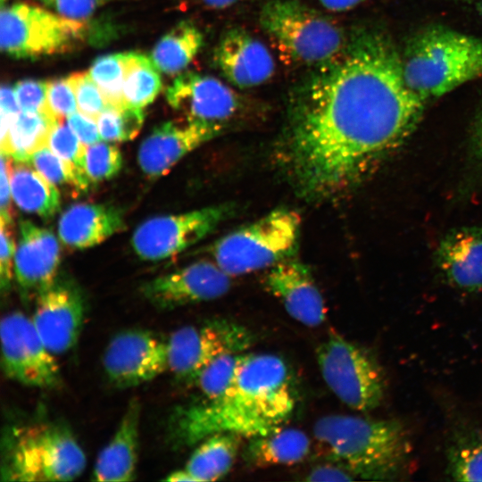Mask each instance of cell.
<instances>
[{"label": "cell", "mask_w": 482, "mask_h": 482, "mask_svg": "<svg viewBox=\"0 0 482 482\" xmlns=\"http://www.w3.org/2000/svg\"><path fill=\"white\" fill-rule=\"evenodd\" d=\"M60 248L54 233L28 220L19 221L14 278L24 295H37L56 278Z\"/></svg>", "instance_id": "cell-20"}, {"label": "cell", "mask_w": 482, "mask_h": 482, "mask_svg": "<svg viewBox=\"0 0 482 482\" xmlns=\"http://www.w3.org/2000/svg\"><path fill=\"white\" fill-rule=\"evenodd\" d=\"M203 42V34L193 23L181 21L158 41L152 61L166 74L179 73L193 61Z\"/></svg>", "instance_id": "cell-28"}, {"label": "cell", "mask_w": 482, "mask_h": 482, "mask_svg": "<svg viewBox=\"0 0 482 482\" xmlns=\"http://www.w3.org/2000/svg\"><path fill=\"white\" fill-rule=\"evenodd\" d=\"M310 449L311 440L303 430L282 425L248 438L243 456L249 466L255 468L292 465L304 460Z\"/></svg>", "instance_id": "cell-24"}, {"label": "cell", "mask_w": 482, "mask_h": 482, "mask_svg": "<svg viewBox=\"0 0 482 482\" xmlns=\"http://www.w3.org/2000/svg\"><path fill=\"white\" fill-rule=\"evenodd\" d=\"M125 54L99 56L88 71L107 104L119 108L127 105L124 97Z\"/></svg>", "instance_id": "cell-32"}, {"label": "cell", "mask_w": 482, "mask_h": 482, "mask_svg": "<svg viewBox=\"0 0 482 482\" xmlns=\"http://www.w3.org/2000/svg\"><path fill=\"white\" fill-rule=\"evenodd\" d=\"M243 437L235 433H216L204 438L188 458L185 470L195 482L216 481L231 470Z\"/></svg>", "instance_id": "cell-26"}, {"label": "cell", "mask_w": 482, "mask_h": 482, "mask_svg": "<svg viewBox=\"0 0 482 482\" xmlns=\"http://www.w3.org/2000/svg\"><path fill=\"white\" fill-rule=\"evenodd\" d=\"M230 287L231 276L215 262L200 261L144 283L140 292L155 308L172 310L220 298Z\"/></svg>", "instance_id": "cell-15"}, {"label": "cell", "mask_w": 482, "mask_h": 482, "mask_svg": "<svg viewBox=\"0 0 482 482\" xmlns=\"http://www.w3.org/2000/svg\"><path fill=\"white\" fill-rule=\"evenodd\" d=\"M295 407L285 361L273 353H244L237 372L214 399L177 407L168 423L173 446H192L216 433L251 438L282 426Z\"/></svg>", "instance_id": "cell-2"}, {"label": "cell", "mask_w": 482, "mask_h": 482, "mask_svg": "<svg viewBox=\"0 0 482 482\" xmlns=\"http://www.w3.org/2000/svg\"><path fill=\"white\" fill-rule=\"evenodd\" d=\"M207 7L223 9L245 0H201Z\"/></svg>", "instance_id": "cell-48"}, {"label": "cell", "mask_w": 482, "mask_h": 482, "mask_svg": "<svg viewBox=\"0 0 482 482\" xmlns=\"http://www.w3.org/2000/svg\"><path fill=\"white\" fill-rule=\"evenodd\" d=\"M401 57L407 86L427 103L482 76V37L428 26L409 37Z\"/></svg>", "instance_id": "cell-4"}, {"label": "cell", "mask_w": 482, "mask_h": 482, "mask_svg": "<svg viewBox=\"0 0 482 482\" xmlns=\"http://www.w3.org/2000/svg\"><path fill=\"white\" fill-rule=\"evenodd\" d=\"M473 144L476 154L482 161V104L475 123Z\"/></svg>", "instance_id": "cell-47"}, {"label": "cell", "mask_w": 482, "mask_h": 482, "mask_svg": "<svg viewBox=\"0 0 482 482\" xmlns=\"http://www.w3.org/2000/svg\"><path fill=\"white\" fill-rule=\"evenodd\" d=\"M12 157L1 152V176H0V205L1 219L12 224L13 211L12 206V188L10 172L12 167Z\"/></svg>", "instance_id": "cell-42"}, {"label": "cell", "mask_w": 482, "mask_h": 482, "mask_svg": "<svg viewBox=\"0 0 482 482\" xmlns=\"http://www.w3.org/2000/svg\"><path fill=\"white\" fill-rule=\"evenodd\" d=\"M259 21L282 55L300 64H324L339 54L347 41L335 21L296 0L267 2Z\"/></svg>", "instance_id": "cell-6"}, {"label": "cell", "mask_w": 482, "mask_h": 482, "mask_svg": "<svg viewBox=\"0 0 482 482\" xmlns=\"http://www.w3.org/2000/svg\"><path fill=\"white\" fill-rule=\"evenodd\" d=\"M170 105L187 120L224 125L241 107L238 95L220 79L196 72L179 75L166 90Z\"/></svg>", "instance_id": "cell-16"}, {"label": "cell", "mask_w": 482, "mask_h": 482, "mask_svg": "<svg viewBox=\"0 0 482 482\" xmlns=\"http://www.w3.org/2000/svg\"><path fill=\"white\" fill-rule=\"evenodd\" d=\"M10 179L12 199L22 211L49 219L60 209L56 186L28 163L12 164Z\"/></svg>", "instance_id": "cell-27"}, {"label": "cell", "mask_w": 482, "mask_h": 482, "mask_svg": "<svg viewBox=\"0 0 482 482\" xmlns=\"http://www.w3.org/2000/svg\"><path fill=\"white\" fill-rule=\"evenodd\" d=\"M356 478L344 466L331 461L314 467L305 478L307 481H350Z\"/></svg>", "instance_id": "cell-44"}, {"label": "cell", "mask_w": 482, "mask_h": 482, "mask_svg": "<svg viewBox=\"0 0 482 482\" xmlns=\"http://www.w3.org/2000/svg\"><path fill=\"white\" fill-rule=\"evenodd\" d=\"M61 16L81 21L87 19L98 8L114 0H38Z\"/></svg>", "instance_id": "cell-41"}, {"label": "cell", "mask_w": 482, "mask_h": 482, "mask_svg": "<svg viewBox=\"0 0 482 482\" xmlns=\"http://www.w3.org/2000/svg\"><path fill=\"white\" fill-rule=\"evenodd\" d=\"M86 302L79 286L56 278L37 295L32 322L46 346L54 354L71 350L82 330Z\"/></svg>", "instance_id": "cell-14"}, {"label": "cell", "mask_w": 482, "mask_h": 482, "mask_svg": "<svg viewBox=\"0 0 482 482\" xmlns=\"http://www.w3.org/2000/svg\"><path fill=\"white\" fill-rule=\"evenodd\" d=\"M313 435L330 461L356 478L400 479L409 463L410 439L396 420L328 414L316 420Z\"/></svg>", "instance_id": "cell-3"}, {"label": "cell", "mask_w": 482, "mask_h": 482, "mask_svg": "<svg viewBox=\"0 0 482 482\" xmlns=\"http://www.w3.org/2000/svg\"><path fill=\"white\" fill-rule=\"evenodd\" d=\"M1 113L16 117L21 112L14 87L9 85H3L0 90Z\"/></svg>", "instance_id": "cell-45"}, {"label": "cell", "mask_w": 482, "mask_h": 482, "mask_svg": "<svg viewBox=\"0 0 482 482\" xmlns=\"http://www.w3.org/2000/svg\"><path fill=\"white\" fill-rule=\"evenodd\" d=\"M66 119L67 124L84 145H89L100 141L99 139L101 137L97 122L96 123V120L85 115L80 112H75Z\"/></svg>", "instance_id": "cell-43"}, {"label": "cell", "mask_w": 482, "mask_h": 482, "mask_svg": "<svg viewBox=\"0 0 482 482\" xmlns=\"http://www.w3.org/2000/svg\"><path fill=\"white\" fill-rule=\"evenodd\" d=\"M68 79L74 89L79 111L96 120L108 104L89 72H75Z\"/></svg>", "instance_id": "cell-36"}, {"label": "cell", "mask_w": 482, "mask_h": 482, "mask_svg": "<svg viewBox=\"0 0 482 482\" xmlns=\"http://www.w3.org/2000/svg\"><path fill=\"white\" fill-rule=\"evenodd\" d=\"M85 467V453L63 423L32 421L3 432L2 481H71Z\"/></svg>", "instance_id": "cell-5"}, {"label": "cell", "mask_w": 482, "mask_h": 482, "mask_svg": "<svg viewBox=\"0 0 482 482\" xmlns=\"http://www.w3.org/2000/svg\"><path fill=\"white\" fill-rule=\"evenodd\" d=\"M446 473L452 480L482 481V428L458 418L446 431Z\"/></svg>", "instance_id": "cell-25"}, {"label": "cell", "mask_w": 482, "mask_h": 482, "mask_svg": "<svg viewBox=\"0 0 482 482\" xmlns=\"http://www.w3.org/2000/svg\"><path fill=\"white\" fill-rule=\"evenodd\" d=\"M244 353H229L212 360L200 373L195 384L205 399L220 395L232 381Z\"/></svg>", "instance_id": "cell-34"}, {"label": "cell", "mask_w": 482, "mask_h": 482, "mask_svg": "<svg viewBox=\"0 0 482 482\" xmlns=\"http://www.w3.org/2000/svg\"><path fill=\"white\" fill-rule=\"evenodd\" d=\"M1 1H2V4H4V0H1Z\"/></svg>", "instance_id": "cell-51"}, {"label": "cell", "mask_w": 482, "mask_h": 482, "mask_svg": "<svg viewBox=\"0 0 482 482\" xmlns=\"http://www.w3.org/2000/svg\"><path fill=\"white\" fill-rule=\"evenodd\" d=\"M254 340L247 327L223 318L181 327L166 339L168 370L179 382L195 384L202 370L216 357L246 352Z\"/></svg>", "instance_id": "cell-10"}, {"label": "cell", "mask_w": 482, "mask_h": 482, "mask_svg": "<svg viewBox=\"0 0 482 482\" xmlns=\"http://www.w3.org/2000/svg\"><path fill=\"white\" fill-rule=\"evenodd\" d=\"M47 145L69 167L74 187L79 191H87L91 183L84 170L83 158L86 145L70 126L62 120H57L51 129Z\"/></svg>", "instance_id": "cell-31"}, {"label": "cell", "mask_w": 482, "mask_h": 482, "mask_svg": "<svg viewBox=\"0 0 482 482\" xmlns=\"http://www.w3.org/2000/svg\"><path fill=\"white\" fill-rule=\"evenodd\" d=\"M162 89L158 68L152 58L138 53L125 54L124 97L126 104L144 108Z\"/></svg>", "instance_id": "cell-30"}, {"label": "cell", "mask_w": 482, "mask_h": 482, "mask_svg": "<svg viewBox=\"0 0 482 482\" xmlns=\"http://www.w3.org/2000/svg\"><path fill=\"white\" fill-rule=\"evenodd\" d=\"M166 481H171V482H180V481H194L193 478L189 475V473L185 470H179L171 472L168 475L167 478H164Z\"/></svg>", "instance_id": "cell-49"}, {"label": "cell", "mask_w": 482, "mask_h": 482, "mask_svg": "<svg viewBox=\"0 0 482 482\" xmlns=\"http://www.w3.org/2000/svg\"><path fill=\"white\" fill-rule=\"evenodd\" d=\"M141 403L129 401L120 424L108 444L99 453L92 480L128 482L135 479L138 454Z\"/></svg>", "instance_id": "cell-22"}, {"label": "cell", "mask_w": 482, "mask_h": 482, "mask_svg": "<svg viewBox=\"0 0 482 482\" xmlns=\"http://www.w3.org/2000/svg\"><path fill=\"white\" fill-rule=\"evenodd\" d=\"M316 360L328 387L349 408L369 411L382 403L386 376L376 358L363 347L333 333L316 349Z\"/></svg>", "instance_id": "cell-8"}, {"label": "cell", "mask_w": 482, "mask_h": 482, "mask_svg": "<svg viewBox=\"0 0 482 482\" xmlns=\"http://www.w3.org/2000/svg\"><path fill=\"white\" fill-rule=\"evenodd\" d=\"M436 262L452 287L470 293L482 290V228L448 233L436 249Z\"/></svg>", "instance_id": "cell-21"}, {"label": "cell", "mask_w": 482, "mask_h": 482, "mask_svg": "<svg viewBox=\"0 0 482 482\" xmlns=\"http://www.w3.org/2000/svg\"><path fill=\"white\" fill-rule=\"evenodd\" d=\"M56 121L48 113L21 111L11 125L6 145L1 152L17 162L29 164L31 155L47 145Z\"/></svg>", "instance_id": "cell-29"}, {"label": "cell", "mask_w": 482, "mask_h": 482, "mask_svg": "<svg viewBox=\"0 0 482 482\" xmlns=\"http://www.w3.org/2000/svg\"><path fill=\"white\" fill-rule=\"evenodd\" d=\"M90 34L93 30L85 21L56 15L37 6L14 4L2 8L1 48L13 58L65 53L81 45Z\"/></svg>", "instance_id": "cell-9"}, {"label": "cell", "mask_w": 482, "mask_h": 482, "mask_svg": "<svg viewBox=\"0 0 482 482\" xmlns=\"http://www.w3.org/2000/svg\"><path fill=\"white\" fill-rule=\"evenodd\" d=\"M14 91L21 111L50 115L47 108V82L36 79L21 80L15 85Z\"/></svg>", "instance_id": "cell-39"}, {"label": "cell", "mask_w": 482, "mask_h": 482, "mask_svg": "<svg viewBox=\"0 0 482 482\" xmlns=\"http://www.w3.org/2000/svg\"><path fill=\"white\" fill-rule=\"evenodd\" d=\"M83 163L90 183H96L110 179L120 172L122 154L116 145L99 141L85 146Z\"/></svg>", "instance_id": "cell-35"}, {"label": "cell", "mask_w": 482, "mask_h": 482, "mask_svg": "<svg viewBox=\"0 0 482 482\" xmlns=\"http://www.w3.org/2000/svg\"><path fill=\"white\" fill-rule=\"evenodd\" d=\"M29 163H31L40 174L55 186L69 184L74 187L69 167L48 145L37 150L31 155Z\"/></svg>", "instance_id": "cell-37"}, {"label": "cell", "mask_w": 482, "mask_h": 482, "mask_svg": "<svg viewBox=\"0 0 482 482\" xmlns=\"http://www.w3.org/2000/svg\"><path fill=\"white\" fill-rule=\"evenodd\" d=\"M293 91L277 159L300 196L335 198L412 131L425 102L407 86L385 32L355 31Z\"/></svg>", "instance_id": "cell-1"}, {"label": "cell", "mask_w": 482, "mask_h": 482, "mask_svg": "<svg viewBox=\"0 0 482 482\" xmlns=\"http://www.w3.org/2000/svg\"><path fill=\"white\" fill-rule=\"evenodd\" d=\"M12 224L1 219L0 286L2 293H7L14 275L15 240Z\"/></svg>", "instance_id": "cell-40"}, {"label": "cell", "mask_w": 482, "mask_h": 482, "mask_svg": "<svg viewBox=\"0 0 482 482\" xmlns=\"http://www.w3.org/2000/svg\"><path fill=\"white\" fill-rule=\"evenodd\" d=\"M125 228L123 212L109 204L81 203L60 217L58 235L70 248L95 246Z\"/></svg>", "instance_id": "cell-23"}, {"label": "cell", "mask_w": 482, "mask_h": 482, "mask_svg": "<svg viewBox=\"0 0 482 482\" xmlns=\"http://www.w3.org/2000/svg\"><path fill=\"white\" fill-rule=\"evenodd\" d=\"M0 337L2 369L8 378L42 389L62 384L54 354L44 344L31 318L21 312L5 314L0 323Z\"/></svg>", "instance_id": "cell-11"}, {"label": "cell", "mask_w": 482, "mask_h": 482, "mask_svg": "<svg viewBox=\"0 0 482 482\" xmlns=\"http://www.w3.org/2000/svg\"><path fill=\"white\" fill-rule=\"evenodd\" d=\"M265 289L276 297L287 314L307 327H318L326 319V307L310 268L291 257L270 268Z\"/></svg>", "instance_id": "cell-18"}, {"label": "cell", "mask_w": 482, "mask_h": 482, "mask_svg": "<svg viewBox=\"0 0 482 482\" xmlns=\"http://www.w3.org/2000/svg\"><path fill=\"white\" fill-rule=\"evenodd\" d=\"M328 10L344 12L350 10L367 0H319Z\"/></svg>", "instance_id": "cell-46"}, {"label": "cell", "mask_w": 482, "mask_h": 482, "mask_svg": "<svg viewBox=\"0 0 482 482\" xmlns=\"http://www.w3.org/2000/svg\"><path fill=\"white\" fill-rule=\"evenodd\" d=\"M145 120L142 108L107 105L96 119L99 134L105 141H128L140 131Z\"/></svg>", "instance_id": "cell-33"}, {"label": "cell", "mask_w": 482, "mask_h": 482, "mask_svg": "<svg viewBox=\"0 0 482 482\" xmlns=\"http://www.w3.org/2000/svg\"><path fill=\"white\" fill-rule=\"evenodd\" d=\"M77 105L76 95L68 78L47 82V108L55 120L67 118L76 112Z\"/></svg>", "instance_id": "cell-38"}, {"label": "cell", "mask_w": 482, "mask_h": 482, "mask_svg": "<svg viewBox=\"0 0 482 482\" xmlns=\"http://www.w3.org/2000/svg\"><path fill=\"white\" fill-rule=\"evenodd\" d=\"M104 373L114 386L130 388L168 370L166 339L141 328L116 334L103 355Z\"/></svg>", "instance_id": "cell-13"}, {"label": "cell", "mask_w": 482, "mask_h": 482, "mask_svg": "<svg viewBox=\"0 0 482 482\" xmlns=\"http://www.w3.org/2000/svg\"><path fill=\"white\" fill-rule=\"evenodd\" d=\"M478 4L480 15L482 16V0H478Z\"/></svg>", "instance_id": "cell-50"}, {"label": "cell", "mask_w": 482, "mask_h": 482, "mask_svg": "<svg viewBox=\"0 0 482 482\" xmlns=\"http://www.w3.org/2000/svg\"><path fill=\"white\" fill-rule=\"evenodd\" d=\"M300 229L297 212L278 208L220 238L211 253L231 277L271 268L294 256Z\"/></svg>", "instance_id": "cell-7"}, {"label": "cell", "mask_w": 482, "mask_h": 482, "mask_svg": "<svg viewBox=\"0 0 482 482\" xmlns=\"http://www.w3.org/2000/svg\"><path fill=\"white\" fill-rule=\"evenodd\" d=\"M216 67L232 86L249 88L269 80L275 71L267 46L243 29L225 32L214 50Z\"/></svg>", "instance_id": "cell-19"}, {"label": "cell", "mask_w": 482, "mask_h": 482, "mask_svg": "<svg viewBox=\"0 0 482 482\" xmlns=\"http://www.w3.org/2000/svg\"><path fill=\"white\" fill-rule=\"evenodd\" d=\"M223 125L187 120L166 121L156 126L141 143L137 160L149 178L167 173L181 158L220 134Z\"/></svg>", "instance_id": "cell-17"}, {"label": "cell", "mask_w": 482, "mask_h": 482, "mask_svg": "<svg viewBox=\"0 0 482 482\" xmlns=\"http://www.w3.org/2000/svg\"><path fill=\"white\" fill-rule=\"evenodd\" d=\"M233 211L232 204H222L149 219L134 231L132 248L142 260L169 258L211 234Z\"/></svg>", "instance_id": "cell-12"}]
</instances>
